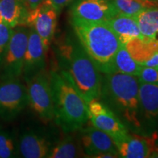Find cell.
<instances>
[{"label":"cell","mask_w":158,"mask_h":158,"mask_svg":"<svg viewBox=\"0 0 158 158\" xmlns=\"http://www.w3.org/2000/svg\"><path fill=\"white\" fill-rule=\"evenodd\" d=\"M157 69H158V67H157Z\"/></svg>","instance_id":"30"},{"label":"cell","mask_w":158,"mask_h":158,"mask_svg":"<svg viewBox=\"0 0 158 158\" xmlns=\"http://www.w3.org/2000/svg\"><path fill=\"white\" fill-rule=\"evenodd\" d=\"M58 143L53 145L48 158H74L85 157L78 131L66 133Z\"/></svg>","instance_id":"17"},{"label":"cell","mask_w":158,"mask_h":158,"mask_svg":"<svg viewBox=\"0 0 158 158\" xmlns=\"http://www.w3.org/2000/svg\"><path fill=\"white\" fill-rule=\"evenodd\" d=\"M142 66L152 67V68H157L158 67V51L156 52L152 56L142 64Z\"/></svg>","instance_id":"28"},{"label":"cell","mask_w":158,"mask_h":158,"mask_svg":"<svg viewBox=\"0 0 158 158\" xmlns=\"http://www.w3.org/2000/svg\"><path fill=\"white\" fill-rule=\"evenodd\" d=\"M118 14L135 17L146 9L158 7V1L152 0H111Z\"/></svg>","instance_id":"22"},{"label":"cell","mask_w":158,"mask_h":158,"mask_svg":"<svg viewBox=\"0 0 158 158\" xmlns=\"http://www.w3.org/2000/svg\"><path fill=\"white\" fill-rule=\"evenodd\" d=\"M58 50L62 70L68 73L86 103L94 99H100L101 73L78 38L67 39L59 45Z\"/></svg>","instance_id":"3"},{"label":"cell","mask_w":158,"mask_h":158,"mask_svg":"<svg viewBox=\"0 0 158 158\" xmlns=\"http://www.w3.org/2000/svg\"><path fill=\"white\" fill-rule=\"evenodd\" d=\"M130 55L142 65L158 51V41L147 38H136L124 45Z\"/></svg>","instance_id":"19"},{"label":"cell","mask_w":158,"mask_h":158,"mask_svg":"<svg viewBox=\"0 0 158 158\" xmlns=\"http://www.w3.org/2000/svg\"><path fill=\"white\" fill-rule=\"evenodd\" d=\"M87 108L92 125L108 134L113 139L121 138L129 133L117 116L100 99H94L88 102Z\"/></svg>","instance_id":"9"},{"label":"cell","mask_w":158,"mask_h":158,"mask_svg":"<svg viewBox=\"0 0 158 158\" xmlns=\"http://www.w3.org/2000/svg\"><path fill=\"white\" fill-rule=\"evenodd\" d=\"M58 14L48 0H43L36 8L28 13L27 25L36 31L42 40L46 51L54 37Z\"/></svg>","instance_id":"8"},{"label":"cell","mask_w":158,"mask_h":158,"mask_svg":"<svg viewBox=\"0 0 158 158\" xmlns=\"http://www.w3.org/2000/svg\"><path fill=\"white\" fill-rule=\"evenodd\" d=\"M46 52L40 37L30 27L23 64L22 76L25 81L45 70Z\"/></svg>","instance_id":"13"},{"label":"cell","mask_w":158,"mask_h":158,"mask_svg":"<svg viewBox=\"0 0 158 158\" xmlns=\"http://www.w3.org/2000/svg\"><path fill=\"white\" fill-rule=\"evenodd\" d=\"M101 76L100 100L128 130L142 133L138 77L120 73H101Z\"/></svg>","instance_id":"1"},{"label":"cell","mask_w":158,"mask_h":158,"mask_svg":"<svg viewBox=\"0 0 158 158\" xmlns=\"http://www.w3.org/2000/svg\"><path fill=\"white\" fill-rule=\"evenodd\" d=\"M156 134H153L152 137H148L128 133L121 138L114 139V141L119 157L146 158L150 157L156 149Z\"/></svg>","instance_id":"12"},{"label":"cell","mask_w":158,"mask_h":158,"mask_svg":"<svg viewBox=\"0 0 158 158\" xmlns=\"http://www.w3.org/2000/svg\"><path fill=\"white\" fill-rule=\"evenodd\" d=\"M134 19L145 38L158 41V7L144 10Z\"/></svg>","instance_id":"20"},{"label":"cell","mask_w":158,"mask_h":158,"mask_svg":"<svg viewBox=\"0 0 158 158\" xmlns=\"http://www.w3.org/2000/svg\"><path fill=\"white\" fill-rule=\"evenodd\" d=\"M141 68V65L136 62L127 48L122 45L114 57L111 73H120L138 76Z\"/></svg>","instance_id":"21"},{"label":"cell","mask_w":158,"mask_h":158,"mask_svg":"<svg viewBox=\"0 0 158 158\" xmlns=\"http://www.w3.org/2000/svg\"><path fill=\"white\" fill-rule=\"evenodd\" d=\"M139 101L142 129L158 125V85L139 82Z\"/></svg>","instance_id":"14"},{"label":"cell","mask_w":158,"mask_h":158,"mask_svg":"<svg viewBox=\"0 0 158 158\" xmlns=\"http://www.w3.org/2000/svg\"><path fill=\"white\" fill-rule=\"evenodd\" d=\"M53 144L48 138L35 132H27L21 136L19 151L25 158L48 157Z\"/></svg>","instance_id":"15"},{"label":"cell","mask_w":158,"mask_h":158,"mask_svg":"<svg viewBox=\"0 0 158 158\" xmlns=\"http://www.w3.org/2000/svg\"><path fill=\"white\" fill-rule=\"evenodd\" d=\"M139 82L158 85V69L152 67L142 66L138 75Z\"/></svg>","instance_id":"24"},{"label":"cell","mask_w":158,"mask_h":158,"mask_svg":"<svg viewBox=\"0 0 158 158\" xmlns=\"http://www.w3.org/2000/svg\"><path fill=\"white\" fill-rule=\"evenodd\" d=\"M78 131L85 157H97L104 153H114L118 155L113 138L98 129L92 123L90 125L84 124Z\"/></svg>","instance_id":"10"},{"label":"cell","mask_w":158,"mask_h":158,"mask_svg":"<svg viewBox=\"0 0 158 158\" xmlns=\"http://www.w3.org/2000/svg\"><path fill=\"white\" fill-rule=\"evenodd\" d=\"M29 105L27 86L19 78L0 83V118L12 120Z\"/></svg>","instance_id":"7"},{"label":"cell","mask_w":158,"mask_h":158,"mask_svg":"<svg viewBox=\"0 0 158 158\" xmlns=\"http://www.w3.org/2000/svg\"><path fill=\"white\" fill-rule=\"evenodd\" d=\"M29 29L25 26L13 28V34L0 64L2 80L19 78L22 76L23 59L28 43Z\"/></svg>","instance_id":"5"},{"label":"cell","mask_w":158,"mask_h":158,"mask_svg":"<svg viewBox=\"0 0 158 158\" xmlns=\"http://www.w3.org/2000/svg\"><path fill=\"white\" fill-rule=\"evenodd\" d=\"M28 13L22 0H0V15L12 28L27 25Z\"/></svg>","instance_id":"18"},{"label":"cell","mask_w":158,"mask_h":158,"mask_svg":"<svg viewBox=\"0 0 158 158\" xmlns=\"http://www.w3.org/2000/svg\"><path fill=\"white\" fill-rule=\"evenodd\" d=\"M152 1H158V0H152Z\"/></svg>","instance_id":"29"},{"label":"cell","mask_w":158,"mask_h":158,"mask_svg":"<svg viewBox=\"0 0 158 158\" xmlns=\"http://www.w3.org/2000/svg\"><path fill=\"white\" fill-rule=\"evenodd\" d=\"M13 31V28L6 24L5 23L2 22L0 23V64L3 59Z\"/></svg>","instance_id":"25"},{"label":"cell","mask_w":158,"mask_h":158,"mask_svg":"<svg viewBox=\"0 0 158 158\" xmlns=\"http://www.w3.org/2000/svg\"><path fill=\"white\" fill-rule=\"evenodd\" d=\"M22 1L24 4L26 8L28 10V11L29 12L36 8L43 0H22Z\"/></svg>","instance_id":"27"},{"label":"cell","mask_w":158,"mask_h":158,"mask_svg":"<svg viewBox=\"0 0 158 158\" xmlns=\"http://www.w3.org/2000/svg\"><path fill=\"white\" fill-rule=\"evenodd\" d=\"M48 1L54 7L57 13H59L65 6L68 5L74 0H48Z\"/></svg>","instance_id":"26"},{"label":"cell","mask_w":158,"mask_h":158,"mask_svg":"<svg viewBox=\"0 0 158 158\" xmlns=\"http://www.w3.org/2000/svg\"><path fill=\"white\" fill-rule=\"evenodd\" d=\"M75 35L101 73L112 71V62L122 46L114 31L106 22H91L71 18Z\"/></svg>","instance_id":"4"},{"label":"cell","mask_w":158,"mask_h":158,"mask_svg":"<svg viewBox=\"0 0 158 158\" xmlns=\"http://www.w3.org/2000/svg\"><path fill=\"white\" fill-rule=\"evenodd\" d=\"M118 14L111 0H76L71 18L91 22H106Z\"/></svg>","instance_id":"11"},{"label":"cell","mask_w":158,"mask_h":158,"mask_svg":"<svg viewBox=\"0 0 158 158\" xmlns=\"http://www.w3.org/2000/svg\"><path fill=\"white\" fill-rule=\"evenodd\" d=\"M124 45L136 38H145L133 17L118 14L106 22Z\"/></svg>","instance_id":"16"},{"label":"cell","mask_w":158,"mask_h":158,"mask_svg":"<svg viewBox=\"0 0 158 158\" xmlns=\"http://www.w3.org/2000/svg\"><path fill=\"white\" fill-rule=\"evenodd\" d=\"M49 76L54 122L65 133L78 130L89 120L87 103L68 73L52 70Z\"/></svg>","instance_id":"2"},{"label":"cell","mask_w":158,"mask_h":158,"mask_svg":"<svg viewBox=\"0 0 158 158\" xmlns=\"http://www.w3.org/2000/svg\"><path fill=\"white\" fill-rule=\"evenodd\" d=\"M26 82L29 105L33 111L45 123L54 120V103L49 73L42 71Z\"/></svg>","instance_id":"6"},{"label":"cell","mask_w":158,"mask_h":158,"mask_svg":"<svg viewBox=\"0 0 158 158\" xmlns=\"http://www.w3.org/2000/svg\"><path fill=\"white\" fill-rule=\"evenodd\" d=\"M16 144L12 134L7 132H0V158L16 157Z\"/></svg>","instance_id":"23"}]
</instances>
